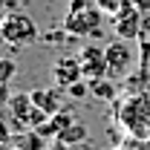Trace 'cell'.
<instances>
[{
    "mask_svg": "<svg viewBox=\"0 0 150 150\" xmlns=\"http://www.w3.org/2000/svg\"><path fill=\"white\" fill-rule=\"evenodd\" d=\"M115 104L118 127L136 144H150V93H127Z\"/></svg>",
    "mask_w": 150,
    "mask_h": 150,
    "instance_id": "1",
    "label": "cell"
},
{
    "mask_svg": "<svg viewBox=\"0 0 150 150\" xmlns=\"http://www.w3.org/2000/svg\"><path fill=\"white\" fill-rule=\"evenodd\" d=\"M104 18L107 15L98 9L95 0H69L64 15V29L69 32V38H98Z\"/></svg>",
    "mask_w": 150,
    "mask_h": 150,
    "instance_id": "2",
    "label": "cell"
},
{
    "mask_svg": "<svg viewBox=\"0 0 150 150\" xmlns=\"http://www.w3.org/2000/svg\"><path fill=\"white\" fill-rule=\"evenodd\" d=\"M38 23L32 20V15H26V12H6L3 15V23H0V38H3V43L6 46H12V49H20V46H29V43H35L38 40Z\"/></svg>",
    "mask_w": 150,
    "mask_h": 150,
    "instance_id": "3",
    "label": "cell"
},
{
    "mask_svg": "<svg viewBox=\"0 0 150 150\" xmlns=\"http://www.w3.org/2000/svg\"><path fill=\"white\" fill-rule=\"evenodd\" d=\"M6 112H9V121L15 133H26V130H38L49 115L32 101V93H18L6 101Z\"/></svg>",
    "mask_w": 150,
    "mask_h": 150,
    "instance_id": "4",
    "label": "cell"
},
{
    "mask_svg": "<svg viewBox=\"0 0 150 150\" xmlns=\"http://www.w3.org/2000/svg\"><path fill=\"white\" fill-rule=\"evenodd\" d=\"M104 52H107V69H110V78H112V81L127 78V72H130L133 64H136V52H133L130 40L118 38V40H112Z\"/></svg>",
    "mask_w": 150,
    "mask_h": 150,
    "instance_id": "5",
    "label": "cell"
},
{
    "mask_svg": "<svg viewBox=\"0 0 150 150\" xmlns=\"http://www.w3.org/2000/svg\"><path fill=\"white\" fill-rule=\"evenodd\" d=\"M112 29H115V35L124 38V40H139L144 35V15L127 0V6L112 18Z\"/></svg>",
    "mask_w": 150,
    "mask_h": 150,
    "instance_id": "6",
    "label": "cell"
},
{
    "mask_svg": "<svg viewBox=\"0 0 150 150\" xmlns=\"http://www.w3.org/2000/svg\"><path fill=\"white\" fill-rule=\"evenodd\" d=\"M78 61H81V69H84V81H101V78H110V69H107V52L101 46H84L78 52Z\"/></svg>",
    "mask_w": 150,
    "mask_h": 150,
    "instance_id": "7",
    "label": "cell"
},
{
    "mask_svg": "<svg viewBox=\"0 0 150 150\" xmlns=\"http://www.w3.org/2000/svg\"><path fill=\"white\" fill-rule=\"evenodd\" d=\"M52 81H55V87H61V90H69L72 84L84 81V69H81L78 55H64V58H58L55 64H52Z\"/></svg>",
    "mask_w": 150,
    "mask_h": 150,
    "instance_id": "8",
    "label": "cell"
},
{
    "mask_svg": "<svg viewBox=\"0 0 150 150\" xmlns=\"http://www.w3.org/2000/svg\"><path fill=\"white\" fill-rule=\"evenodd\" d=\"M32 101H35L46 115H55V112L64 110V95H61V87H52V90H35V93H32Z\"/></svg>",
    "mask_w": 150,
    "mask_h": 150,
    "instance_id": "9",
    "label": "cell"
},
{
    "mask_svg": "<svg viewBox=\"0 0 150 150\" xmlns=\"http://www.w3.org/2000/svg\"><path fill=\"white\" fill-rule=\"evenodd\" d=\"M87 136H90V133H87V127H84L81 121H72V124H69L67 130L61 133L58 139H61V142H67L69 147H75V144H81V142H87Z\"/></svg>",
    "mask_w": 150,
    "mask_h": 150,
    "instance_id": "10",
    "label": "cell"
},
{
    "mask_svg": "<svg viewBox=\"0 0 150 150\" xmlns=\"http://www.w3.org/2000/svg\"><path fill=\"white\" fill-rule=\"evenodd\" d=\"M90 87H93V93L98 95V98H104V101H112V98H115V81H112V78H101V81H95Z\"/></svg>",
    "mask_w": 150,
    "mask_h": 150,
    "instance_id": "11",
    "label": "cell"
},
{
    "mask_svg": "<svg viewBox=\"0 0 150 150\" xmlns=\"http://www.w3.org/2000/svg\"><path fill=\"white\" fill-rule=\"evenodd\" d=\"M98 3V9L104 12V15H110V18H115L124 6H127V0H95Z\"/></svg>",
    "mask_w": 150,
    "mask_h": 150,
    "instance_id": "12",
    "label": "cell"
},
{
    "mask_svg": "<svg viewBox=\"0 0 150 150\" xmlns=\"http://www.w3.org/2000/svg\"><path fill=\"white\" fill-rule=\"evenodd\" d=\"M12 75H15V61H12V58H6V61H3V78H0V81H3V84L9 87Z\"/></svg>",
    "mask_w": 150,
    "mask_h": 150,
    "instance_id": "13",
    "label": "cell"
},
{
    "mask_svg": "<svg viewBox=\"0 0 150 150\" xmlns=\"http://www.w3.org/2000/svg\"><path fill=\"white\" fill-rule=\"evenodd\" d=\"M130 3L142 12V15H144V18H150V0H130Z\"/></svg>",
    "mask_w": 150,
    "mask_h": 150,
    "instance_id": "14",
    "label": "cell"
},
{
    "mask_svg": "<svg viewBox=\"0 0 150 150\" xmlns=\"http://www.w3.org/2000/svg\"><path fill=\"white\" fill-rule=\"evenodd\" d=\"M46 150H75V147H69V144L61 142V139H52V144H46Z\"/></svg>",
    "mask_w": 150,
    "mask_h": 150,
    "instance_id": "15",
    "label": "cell"
},
{
    "mask_svg": "<svg viewBox=\"0 0 150 150\" xmlns=\"http://www.w3.org/2000/svg\"><path fill=\"white\" fill-rule=\"evenodd\" d=\"M110 150H142L139 144H115V147H110Z\"/></svg>",
    "mask_w": 150,
    "mask_h": 150,
    "instance_id": "16",
    "label": "cell"
},
{
    "mask_svg": "<svg viewBox=\"0 0 150 150\" xmlns=\"http://www.w3.org/2000/svg\"><path fill=\"white\" fill-rule=\"evenodd\" d=\"M3 150H20V147H12V144H6V147H3Z\"/></svg>",
    "mask_w": 150,
    "mask_h": 150,
    "instance_id": "17",
    "label": "cell"
},
{
    "mask_svg": "<svg viewBox=\"0 0 150 150\" xmlns=\"http://www.w3.org/2000/svg\"><path fill=\"white\" fill-rule=\"evenodd\" d=\"M142 67H147V69H150V58H147V61H144V64H142Z\"/></svg>",
    "mask_w": 150,
    "mask_h": 150,
    "instance_id": "18",
    "label": "cell"
}]
</instances>
